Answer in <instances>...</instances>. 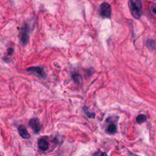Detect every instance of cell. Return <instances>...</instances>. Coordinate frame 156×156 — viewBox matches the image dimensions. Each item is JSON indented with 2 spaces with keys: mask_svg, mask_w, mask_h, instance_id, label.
Masks as SVG:
<instances>
[{
  "mask_svg": "<svg viewBox=\"0 0 156 156\" xmlns=\"http://www.w3.org/2000/svg\"><path fill=\"white\" fill-rule=\"evenodd\" d=\"M38 146L41 151H45L48 149L49 143L44 138H41L38 141Z\"/></svg>",
  "mask_w": 156,
  "mask_h": 156,
  "instance_id": "ba28073f",
  "label": "cell"
},
{
  "mask_svg": "<svg viewBox=\"0 0 156 156\" xmlns=\"http://www.w3.org/2000/svg\"><path fill=\"white\" fill-rule=\"evenodd\" d=\"M29 125L32 130L36 134H38L40 132V129H41V126H40V123L37 118H32L29 122Z\"/></svg>",
  "mask_w": 156,
  "mask_h": 156,
  "instance_id": "5b68a950",
  "label": "cell"
},
{
  "mask_svg": "<svg viewBox=\"0 0 156 156\" xmlns=\"http://www.w3.org/2000/svg\"><path fill=\"white\" fill-rule=\"evenodd\" d=\"M14 52V49L12 48H10L8 49V50H7V54L8 55H11Z\"/></svg>",
  "mask_w": 156,
  "mask_h": 156,
  "instance_id": "9a60e30c",
  "label": "cell"
},
{
  "mask_svg": "<svg viewBox=\"0 0 156 156\" xmlns=\"http://www.w3.org/2000/svg\"><path fill=\"white\" fill-rule=\"evenodd\" d=\"M129 7L130 11L131 14L136 19H139L141 17L140 11V8H138L134 3L131 1L129 2Z\"/></svg>",
  "mask_w": 156,
  "mask_h": 156,
  "instance_id": "3957f363",
  "label": "cell"
},
{
  "mask_svg": "<svg viewBox=\"0 0 156 156\" xmlns=\"http://www.w3.org/2000/svg\"><path fill=\"white\" fill-rule=\"evenodd\" d=\"M27 71H29V72L34 73L37 74L38 76H40V78H42L43 79L46 78V74H45L43 69L41 67H29V68L27 69Z\"/></svg>",
  "mask_w": 156,
  "mask_h": 156,
  "instance_id": "8992f818",
  "label": "cell"
},
{
  "mask_svg": "<svg viewBox=\"0 0 156 156\" xmlns=\"http://www.w3.org/2000/svg\"><path fill=\"white\" fill-rule=\"evenodd\" d=\"M73 79L77 84L79 85L83 84V78H82V76L79 75V74H75V75H74L73 76Z\"/></svg>",
  "mask_w": 156,
  "mask_h": 156,
  "instance_id": "9c48e42d",
  "label": "cell"
},
{
  "mask_svg": "<svg viewBox=\"0 0 156 156\" xmlns=\"http://www.w3.org/2000/svg\"><path fill=\"white\" fill-rule=\"evenodd\" d=\"M153 12L156 14V6L155 7H154V9H153Z\"/></svg>",
  "mask_w": 156,
  "mask_h": 156,
  "instance_id": "2e32d148",
  "label": "cell"
},
{
  "mask_svg": "<svg viewBox=\"0 0 156 156\" xmlns=\"http://www.w3.org/2000/svg\"><path fill=\"white\" fill-rule=\"evenodd\" d=\"M130 1H132V3H134L138 8H140L142 7V1L141 0H130Z\"/></svg>",
  "mask_w": 156,
  "mask_h": 156,
  "instance_id": "5bb4252c",
  "label": "cell"
},
{
  "mask_svg": "<svg viewBox=\"0 0 156 156\" xmlns=\"http://www.w3.org/2000/svg\"><path fill=\"white\" fill-rule=\"evenodd\" d=\"M146 120H147L146 116L144 114L139 115H138L137 117L136 118V121L138 125L142 124V123H143L146 121Z\"/></svg>",
  "mask_w": 156,
  "mask_h": 156,
  "instance_id": "30bf717a",
  "label": "cell"
},
{
  "mask_svg": "<svg viewBox=\"0 0 156 156\" xmlns=\"http://www.w3.org/2000/svg\"><path fill=\"white\" fill-rule=\"evenodd\" d=\"M146 44H147V47H148L150 49H151V50H154V49H155L156 47V43H155V40H152V39L147 40Z\"/></svg>",
  "mask_w": 156,
  "mask_h": 156,
  "instance_id": "8fae6325",
  "label": "cell"
},
{
  "mask_svg": "<svg viewBox=\"0 0 156 156\" xmlns=\"http://www.w3.org/2000/svg\"><path fill=\"white\" fill-rule=\"evenodd\" d=\"M101 15L104 18H109L111 14L110 6L107 3H104L101 5Z\"/></svg>",
  "mask_w": 156,
  "mask_h": 156,
  "instance_id": "277c9868",
  "label": "cell"
},
{
  "mask_svg": "<svg viewBox=\"0 0 156 156\" xmlns=\"http://www.w3.org/2000/svg\"><path fill=\"white\" fill-rule=\"evenodd\" d=\"M84 112L85 113L86 115L90 118H94L95 117V113H93V112H90L88 110V109L87 107L85 106L84 108Z\"/></svg>",
  "mask_w": 156,
  "mask_h": 156,
  "instance_id": "7c38bea8",
  "label": "cell"
},
{
  "mask_svg": "<svg viewBox=\"0 0 156 156\" xmlns=\"http://www.w3.org/2000/svg\"><path fill=\"white\" fill-rule=\"evenodd\" d=\"M18 131L20 135L24 139H29L31 137V135L26 129V128L24 125H20L18 128Z\"/></svg>",
  "mask_w": 156,
  "mask_h": 156,
  "instance_id": "52a82bcc",
  "label": "cell"
},
{
  "mask_svg": "<svg viewBox=\"0 0 156 156\" xmlns=\"http://www.w3.org/2000/svg\"><path fill=\"white\" fill-rule=\"evenodd\" d=\"M30 26L27 24H24L22 28L20 29L19 38L22 45H26L28 43L29 40Z\"/></svg>",
  "mask_w": 156,
  "mask_h": 156,
  "instance_id": "6da1fadb",
  "label": "cell"
},
{
  "mask_svg": "<svg viewBox=\"0 0 156 156\" xmlns=\"http://www.w3.org/2000/svg\"><path fill=\"white\" fill-rule=\"evenodd\" d=\"M115 117H114V119L112 120V117H110L106 120V122L109 123V125L106 129V133L109 135H113L117 132V127L116 123H115Z\"/></svg>",
  "mask_w": 156,
  "mask_h": 156,
  "instance_id": "7a4b0ae2",
  "label": "cell"
},
{
  "mask_svg": "<svg viewBox=\"0 0 156 156\" xmlns=\"http://www.w3.org/2000/svg\"><path fill=\"white\" fill-rule=\"evenodd\" d=\"M92 156H108V155H107V154L105 152H104L98 151L95 152L92 155Z\"/></svg>",
  "mask_w": 156,
  "mask_h": 156,
  "instance_id": "4fadbf2b",
  "label": "cell"
}]
</instances>
